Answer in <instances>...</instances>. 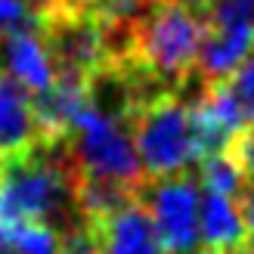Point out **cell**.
<instances>
[{"mask_svg":"<svg viewBox=\"0 0 254 254\" xmlns=\"http://www.w3.org/2000/svg\"><path fill=\"white\" fill-rule=\"evenodd\" d=\"M254 53V28L242 22H205L198 53V78L223 81Z\"/></svg>","mask_w":254,"mask_h":254,"instance_id":"ba28073f","label":"cell"},{"mask_svg":"<svg viewBox=\"0 0 254 254\" xmlns=\"http://www.w3.org/2000/svg\"><path fill=\"white\" fill-rule=\"evenodd\" d=\"M233 254H254V239L248 236V239H245V242H242V245H239V248H236Z\"/></svg>","mask_w":254,"mask_h":254,"instance_id":"d6986e66","label":"cell"},{"mask_svg":"<svg viewBox=\"0 0 254 254\" xmlns=\"http://www.w3.org/2000/svg\"><path fill=\"white\" fill-rule=\"evenodd\" d=\"M106 0H53V6H62V9H96V6H103Z\"/></svg>","mask_w":254,"mask_h":254,"instance_id":"2e32d148","label":"cell"},{"mask_svg":"<svg viewBox=\"0 0 254 254\" xmlns=\"http://www.w3.org/2000/svg\"><path fill=\"white\" fill-rule=\"evenodd\" d=\"M22 3H25V9H28L31 16L37 19V16H44V12L53 6V0H22Z\"/></svg>","mask_w":254,"mask_h":254,"instance_id":"e0dca14e","label":"cell"},{"mask_svg":"<svg viewBox=\"0 0 254 254\" xmlns=\"http://www.w3.org/2000/svg\"><path fill=\"white\" fill-rule=\"evenodd\" d=\"M205 22L180 0H152L133 25V47L121 65H133L161 87L189 90L198 74ZM115 68V65H112Z\"/></svg>","mask_w":254,"mask_h":254,"instance_id":"6da1fadb","label":"cell"},{"mask_svg":"<svg viewBox=\"0 0 254 254\" xmlns=\"http://www.w3.org/2000/svg\"><path fill=\"white\" fill-rule=\"evenodd\" d=\"M189 103L192 96L186 90L161 87L130 112V133L146 180L186 174L189 164L198 161Z\"/></svg>","mask_w":254,"mask_h":254,"instance_id":"7a4b0ae2","label":"cell"},{"mask_svg":"<svg viewBox=\"0 0 254 254\" xmlns=\"http://www.w3.org/2000/svg\"><path fill=\"white\" fill-rule=\"evenodd\" d=\"M149 214L155 220L164 254H195L201 242L198 233V208H201V183L192 174H177L164 180H149L143 189Z\"/></svg>","mask_w":254,"mask_h":254,"instance_id":"277c9868","label":"cell"},{"mask_svg":"<svg viewBox=\"0 0 254 254\" xmlns=\"http://www.w3.org/2000/svg\"><path fill=\"white\" fill-rule=\"evenodd\" d=\"M198 233H201L205 248L217 251V254H233L248 239L242 205L230 195L205 189L201 192V208H198Z\"/></svg>","mask_w":254,"mask_h":254,"instance_id":"9c48e42d","label":"cell"},{"mask_svg":"<svg viewBox=\"0 0 254 254\" xmlns=\"http://www.w3.org/2000/svg\"><path fill=\"white\" fill-rule=\"evenodd\" d=\"M47 146L41 121L34 112V96L0 68V161Z\"/></svg>","mask_w":254,"mask_h":254,"instance_id":"8992f818","label":"cell"},{"mask_svg":"<svg viewBox=\"0 0 254 254\" xmlns=\"http://www.w3.org/2000/svg\"><path fill=\"white\" fill-rule=\"evenodd\" d=\"M198 183H201V189H208V192H220V195H230V198H242V192L248 189L242 168L233 161V155L226 149L201 158Z\"/></svg>","mask_w":254,"mask_h":254,"instance_id":"30bf717a","label":"cell"},{"mask_svg":"<svg viewBox=\"0 0 254 254\" xmlns=\"http://www.w3.org/2000/svg\"><path fill=\"white\" fill-rule=\"evenodd\" d=\"M34 16L28 9H25L22 0H0V41L9 34V31H16L22 28V25H28Z\"/></svg>","mask_w":254,"mask_h":254,"instance_id":"5bb4252c","label":"cell"},{"mask_svg":"<svg viewBox=\"0 0 254 254\" xmlns=\"http://www.w3.org/2000/svg\"><path fill=\"white\" fill-rule=\"evenodd\" d=\"M180 3H183V6H189L192 12H198V16L205 19L208 12H211V6H214V0H180Z\"/></svg>","mask_w":254,"mask_h":254,"instance_id":"ac0fdd59","label":"cell"},{"mask_svg":"<svg viewBox=\"0 0 254 254\" xmlns=\"http://www.w3.org/2000/svg\"><path fill=\"white\" fill-rule=\"evenodd\" d=\"M56 254H99V245H96V236L87 223H78L74 230H68L62 236V245Z\"/></svg>","mask_w":254,"mask_h":254,"instance_id":"4fadbf2b","label":"cell"},{"mask_svg":"<svg viewBox=\"0 0 254 254\" xmlns=\"http://www.w3.org/2000/svg\"><path fill=\"white\" fill-rule=\"evenodd\" d=\"M0 254H16V251H12L9 245H3V242H0Z\"/></svg>","mask_w":254,"mask_h":254,"instance_id":"ffe728a7","label":"cell"},{"mask_svg":"<svg viewBox=\"0 0 254 254\" xmlns=\"http://www.w3.org/2000/svg\"><path fill=\"white\" fill-rule=\"evenodd\" d=\"M0 68H6L31 96H41L56 81V62L44 41L37 19L9 31L0 41Z\"/></svg>","mask_w":254,"mask_h":254,"instance_id":"5b68a950","label":"cell"},{"mask_svg":"<svg viewBox=\"0 0 254 254\" xmlns=\"http://www.w3.org/2000/svg\"><path fill=\"white\" fill-rule=\"evenodd\" d=\"M195 254H217V251H211V248H205V251H195Z\"/></svg>","mask_w":254,"mask_h":254,"instance_id":"44dd1931","label":"cell"},{"mask_svg":"<svg viewBox=\"0 0 254 254\" xmlns=\"http://www.w3.org/2000/svg\"><path fill=\"white\" fill-rule=\"evenodd\" d=\"M239 205H242V217H245V226H248V236L254 239V186H248L242 192Z\"/></svg>","mask_w":254,"mask_h":254,"instance_id":"9a60e30c","label":"cell"},{"mask_svg":"<svg viewBox=\"0 0 254 254\" xmlns=\"http://www.w3.org/2000/svg\"><path fill=\"white\" fill-rule=\"evenodd\" d=\"M226 152H230L233 161L242 168L245 183L254 186V127H248V130H239L230 143H226Z\"/></svg>","mask_w":254,"mask_h":254,"instance_id":"7c38bea8","label":"cell"},{"mask_svg":"<svg viewBox=\"0 0 254 254\" xmlns=\"http://www.w3.org/2000/svg\"><path fill=\"white\" fill-rule=\"evenodd\" d=\"M220 87L230 93L239 118H242V127H245V130L254 127V53L233 74H226V78L220 81Z\"/></svg>","mask_w":254,"mask_h":254,"instance_id":"8fae6325","label":"cell"},{"mask_svg":"<svg viewBox=\"0 0 254 254\" xmlns=\"http://www.w3.org/2000/svg\"><path fill=\"white\" fill-rule=\"evenodd\" d=\"M62 149L68 152L81 177L115 180L136 189H146L149 183L133 146L130 118L99 106L96 99H90V106L74 118L68 136L62 139Z\"/></svg>","mask_w":254,"mask_h":254,"instance_id":"3957f363","label":"cell"},{"mask_svg":"<svg viewBox=\"0 0 254 254\" xmlns=\"http://www.w3.org/2000/svg\"><path fill=\"white\" fill-rule=\"evenodd\" d=\"M90 230L96 236L99 254H164L155 220H152L143 195L109 214L106 220L90 223Z\"/></svg>","mask_w":254,"mask_h":254,"instance_id":"52a82bcc","label":"cell"}]
</instances>
